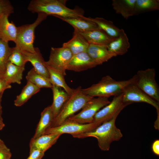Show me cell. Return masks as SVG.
<instances>
[{"mask_svg":"<svg viewBox=\"0 0 159 159\" xmlns=\"http://www.w3.org/2000/svg\"><path fill=\"white\" fill-rule=\"evenodd\" d=\"M66 1L61 0H32L27 9L32 13H43L57 18H84L82 12L77 9H71L66 5Z\"/></svg>","mask_w":159,"mask_h":159,"instance_id":"1","label":"cell"},{"mask_svg":"<svg viewBox=\"0 0 159 159\" xmlns=\"http://www.w3.org/2000/svg\"><path fill=\"white\" fill-rule=\"evenodd\" d=\"M3 143L4 141L0 138V145Z\"/></svg>","mask_w":159,"mask_h":159,"instance_id":"39","label":"cell"},{"mask_svg":"<svg viewBox=\"0 0 159 159\" xmlns=\"http://www.w3.org/2000/svg\"><path fill=\"white\" fill-rule=\"evenodd\" d=\"M14 12V8L9 1L0 0V17L4 16H9Z\"/></svg>","mask_w":159,"mask_h":159,"instance_id":"32","label":"cell"},{"mask_svg":"<svg viewBox=\"0 0 159 159\" xmlns=\"http://www.w3.org/2000/svg\"><path fill=\"white\" fill-rule=\"evenodd\" d=\"M100 125L94 122L82 124L74 122H64L58 126L48 129L43 135L53 134L61 135L64 133H67L73 136L92 131Z\"/></svg>","mask_w":159,"mask_h":159,"instance_id":"11","label":"cell"},{"mask_svg":"<svg viewBox=\"0 0 159 159\" xmlns=\"http://www.w3.org/2000/svg\"><path fill=\"white\" fill-rule=\"evenodd\" d=\"M122 101L124 103L134 102H145L149 104L156 109L157 113V118L155 123L158 124L159 122V102L155 100L147 95L139 88L135 83L127 86L123 92Z\"/></svg>","mask_w":159,"mask_h":159,"instance_id":"8","label":"cell"},{"mask_svg":"<svg viewBox=\"0 0 159 159\" xmlns=\"http://www.w3.org/2000/svg\"><path fill=\"white\" fill-rule=\"evenodd\" d=\"M53 101L51 105L54 119L57 116L63 106L69 97L62 88L52 85Z\"/></svg>","mask_w":159,"mask_h":159,"instance_id":"20","label":"cell"},{"mask_svg":"<svg viewBox=\"0 0 159 159\" xmlns=\"http://www.w3.org/2000/svg\"><path fill=\"white\" fill-rule=\"evenodd\" d=\"M87 52L97 65L102 64L115 57L105 46L89 44Z\"/></svg>","mask_w":159,"mask_h":159,"instance_id":"16","label":"cell"},{"mask_svg":"<svg viewBox=\"0 0 159 159\" xmlns=\"http://www.w3.org/2000/svg\"><path fill=\"white\" fill-rule=\"evenodd\" d=\"M38 14L37 19L33 23L17 27V36L14 43L15 47L21 51L32 53L36 52V48L33 45L35 37V30L48 16L43 13H39Z\"/></svg>","mask_w":159,"mask_h":159,"instance_id":"5","label":"cell"},{"mask_svg":"<svg viewBox=\"0 0 159 159\" xmlns=\"http://www.w3.org/2000/svg\"><path fill=\"white\" fill-rule=\"evenodd\" d=\"M58 18L71 25L74 29L79 32H85L100 29L95 23L90 20L89 18Z\"/></svg>","mask_w":159,"mask_h":159,"instance_id":"21","label":"cell"},{"mask_svg":"<svg viewBox=\"0 0 159 159\" xmlns=\"http://www.w3.org/2000/svg\"><path fill=\"white\" fill-rule=\"evenodd\" d=\"M155 71L153 68L140 70L135 74V84L155 101L159 102V87L155 79Z\"/></svg>","mask_w":159,"mask_h":159,"instance_id":"7","label":"cell"},{"mask_svg":"<svg viewBox=\"0 0 159 159\" xmlns=\"http://www.w3.org/2000/svg\"><path fill=\"white\" fill-rule=\"evenodd\" d=\"M78 32L90 44L107 46L114 39L100 29L85 32Z\"/></svg>","mask_w":159,"mask_h":159,"instance_id":"18","label":"cell"},{"mask_svg":"<svg viewBox=\"0 0 159 159\" xmlns=\"http://www.w3.org/2000/svg\"><path fill=\"white\" fill-rule=\"evenodd\" d=\"M61 135L59 134H45L32 138L29 143L30 150L35 149L45 153L55 143Z\"/></svg>","mask_w":159,"mask_h":159,"instance_id":"17","label":"cell"},{"mask_svg":"<svg viewBox=\"0 0 159 159\" xmlns=\"http://www.w3.org/2000/svg\"><path fill=\"white\" fill-rule=\"evenodd\" d=\"M8 17L4 16L0 17V39L6 42L12 41L15 42L18 28L13 21H9Z\"/></svg>","mask_w":159,"mask_h":159,"instance_id":"15","label":"cell"},{"mask_svg":"<svg viewBox=\"0 0 159 159\" xmlns=\"http://www.w3.org/2000/svg\"><path fill=\"white\" fill-rule=\"evenodd\" d=\"M89 44L85 38L74 29L72 38L64 43L62 47L69 49L74 55L81 52H87Z\"/></svg>","mask_w":159,"mask_h":159,"instance_id":"19","label":"cell"},{"mask_svg":"<svg viewBox=\"0 0 159 159\" xmlns=\"http://www.w3.org/2000/svg\"><path fill=\"white\" fill-rule=\"evenodd\" d=\"M136 0H112L113 9L117 14L126 19L134 15Z\"/></svg>","mask_w":159,"mask_h":159,"instance_id":"22","label":"cell"},{"mask_svg":"<svg viewBox=\"0 0 159 159\" xmlns=\"http://www.w3.org/2000/svg\"><path fill=\"white\" fill-rule=\"evenodd\" d=\"M108 98L102 97H93L87 102L80 113L68 118L64 122L82 124L93 122L96 113L110 102Z\"/></svg>","mask_w":159,"mask_h":159,"instance_id":"6","label":"cell"},{"mask_svg":"<svg viewBox=\"0 0 159 159\" xmlns=\"http://www.w3.org/2000/svg\"><path fill=\"white\" fill-rule=\"evenodd\" d=\"M12 48L9 47L8 42L0 39V78L3 76L9 62V59Z\"/></svg>","mask_w":159,"mask_h":159,"instance_id":"30","label":"cell"},{"mask_svg":"<svg viewBox=\"0 0 159 159\" xmlns=\"http://www.w3.org/2000/svg\"><path fill=\"white\" fill-rule=\"evenodd\" d=\"M89 18L111 37L114 38L119 35L121 29L116 26L112 21L101 17Z\"/></svg>","mask_w":159,"mask_h":159,"instance_id":"27","label":"cell"},{"mask_svg":"<svg viewBox=\"0 0 159 159\" xmlns=\"http://www.w3.org/2000/svg\"><path fill=\"white\" fill-rule=\"evenodd\" d=\"M40 89L32 83L27 82L21 93L16 97L14 105L20 107L25 103L39 91Z\"/></svg>","mask_w":159,"mask_h":159,"instance_id":"26","label":"cell"},{"mask_svg":"<svg viewBox=\"0 0 159 159\" xmlns=\"http://www.w3.org/2000/svg\"><path fill=\"white\" fill-rule=\"evenodd\" d=\"M46 66L49 75V81L52 85L63 89L69 96H70L73 92L74 89L71 88L67 84L64 76L46 64Z\"/></svg>","mask_w":159,"mask_h":159,"instance_id":"25","label":"cell"},{"mask_svg":"<svg viewBox=\"0 0 159 159\" xmlns=\"http://www.w3.org/2000/svg\"><path fill=\"white\" fill-rule=\"evenodd\" d=\"M54 120L52 108L50 105L45 108L42 112L39 121L32 138H36L43 135L47 130L51 127Z\"/></svg>","mask_w":159,"mask_h":159,"instance_id":"23","label":"cell"},{"mask_svg":"<svg viewBox=\"0 0 159 159\" xmlns=\"http://www.w3.org/2000/svg\"><path fill=\"white\" fill-rule=\"evenodd\" d=\"M82 89L80 86L74 89L73 93L65 103L58 115L54 119L50 127L61 125L67 119L82 109L87 102L94 97L84 94Z\"/></svg>","mask_w":159,"mask_h":159,"instance_id":"4","label":"cell"},{"mask_svg":"<svg viewBox=\"0 0 159 159\" xmlns=\"http://www.w3.org/2000/svg\"><path fill=\"white\" fill-rule=\"evenodd\" d=\"M26 62H29L35 70L39 74L49 80V75L45 61L39 48H36L35 53L21 51Z\"/></svg>","mask_w":159,"mask_h":159,"instance_id":"14","label":"cell"},{"mask_svg":"<svg viewBox=\"0 0 159 159\" xmlns=\"http://www.w3.org/2000/svg\"><path fill=\"white\" fill-rule=\"evenodd\" d=\"M11 153L4 142L0 145V159H10Z\"/></svg>","mask_w":159,"mask_h":159,"instance_id":"33","label":"cell"},{"mask_svg":"<svg viewBox=\"0 0 159 159\" xmlns=\"http://www.w3.org/2000/svg\"><path fill=\"white\" fill-rule=\"evenodd\" d=\"M9 62L17 66L24 67L27 62L21 51L16 47L12 48Z\"/></svg>","mask_w":159,"mask_h":159,"instance_id":"31","label":"cell"},{"mask_svg":"<svg viewBox=\"0 0 159 159\" xmlns=\"http://www.w3.org/2000/svg\"><path fill=\"white\" fill-rule=\"evenodd\" d=\"M97 64L87 52L74 55L66 67V70L80 72L96 67Z\"/></svg>","mask_w":159,"mask_h":159,"instance_id":"12","label":"cell"},{"mask_svg":"<svg viewBox=\"0 0 159 159\" xmlns=\"http://www.w3.org/2000/svg\"><path fill=\"white\" fill-rule=\"evenodd\" d=\"M28 82H29L40 89L42 88H52V85L49 80L38 73L33 67L28 72L26 77Z\"/></svg>","mask_w":159,"mask_h":159,"instance_id":"28","label":"cell"},{"mask_svg":"<svg viewBox=\"0 0 159 159\" xmlns=\"http://www.w3.org/2000/svg\"><path fill=\"white\" fill-rule=\"evenodd\" d=\"M135 75L130 79L122 81H116L108 75L102 78L98 83L85 89H82L83 93L95 97H106L115 96L123 92L125 88L130 84L135 83Z\"/></svg>","mask_w":159,"mask_h":159,"instance_id":"3","label":"cell"},{"mask_svg":"<svg viewBox=\"0 0 159 159\" xmlns=\"http://www.w3.org/2000/svg\"><path fill=\"white\" fill-rule=\"evenodd\" d=\"M25 69L24 67L17 66L9 62L3 76V79L10 85L12 83L21 84L23 72Z\"/></svg>","mask_w":159,"mask_h":159,"instance_id":"24","label":"cell"},{"mask_svg":"<svg viewBox=\"0 0 159 159\" xmlns=\"http://www.w3.org/2000/svg\"><path fill=\"white\" fill-rule=\"evenodd\" d=\"M152 149L155 155H159V140L157 139L155 140L152 145Z\"/></svg>","mask_w":159,"mask_h":159,"instance_id":"36","label":"cell"},{"mask_svg":"<svg viewBox=\"0 0 159 159\" xmlns=\"http://www.w3.org/2000/svg\"><path fill=\"white\" fill-rule=\"evenodd\" d=\"M73 55L68 48L52 47L47 65L56 70L64 76L66 75V67Z\"/></svg>","mask_w":159,"mask_h":159,"instance_id":"10","label":"cell"},{"mask_svg":"<svg viewBox=\"0 0 159 159\" xmlns=\"http://www.w3.org/2000/svg\"><path fill=\"white\" fill-rule=\"evenodd\" d=\"M3 93H1L0 94V115L1 116L2 111V107L1 105V102L2 100V97Z\"/></svg>","mask_w":159,"mask_h":159,"instance_id":"38","label":"cell"},{"mask_svg":"<svg viewBox=\"0 0 159 159\" xmlns=\"http://www.w3.org/2000/svg\"><path fill=\"white\" fill-rule=\"evenodd\" d=\"M5 124L1 116L0 115V130H1L4 127Z\"/></svg>","mask_w":159,"mask_h":159,"instance_id":"37","label":"cell"},{"mask_svg":"<svg viewBox=\"0 0 159 159\" xmlns=\"http://www.w3.org/2000/svg\"><path fill=\"white\" fill-rule=\"evenodd\" d=\"M44 153L37 149L30 150L29 155L26 159H42Z\"/></svg>","mask_w":159,"mask_h":159,"instance_id":"34","label":"cell"},{"mask_svg":"<svg viewBox=\"0 0 159 159\" xmlns=\"http://www.w3.org/2000/svg\"><path fill=\"white\" fill-rule=\"evenodd\" d=\"M11 87L10 84L7 83L4 79L0 78V94L3 93L5 90Z\"/></svg>","mask_w":159,"mask_h":159,"instance_id":"35","label":"cell"},{"mask_svg":"<svg viewBox=\"0 0 159 159\" xmlns=\"http://www.w3.org/2000/svg\"><path fill=\"white\" fill-rule=\"evenodd\" d=\"M130 47L128 37L123 29L118 36L114 38L107 46L108 50L115 56L126 53Z\"/></svg>","mask_w":159,"mask_h":159,"instance_id":"13","label":"cell"},{"mask_svg":"<svg viewBox=\"0 0 159 159\" xmlns=\"http://www.w3.org/2000/svg\"><path fill=\"white\" fill-rule=\"evenodd\" d=\"M119 113H117L111 119L103 123L92 131L72 136L79 138L94 137L97 140L100 149L103 151H108L112 142L119 140L123 136L120 130L117 127L115 124Z\"/></svg>","mask_w":159,"mask_h":159,"instance_id":"2","label":"cell"},{"mask_svg":"<svg viewBox=\"0 0 159 159\" xmlns=\"http://www.w3.org/2000/svg\"><path fill=\"white\" fill-rule=\"evenodd\" d=\"M159 9L158 0H136L134 15Z\"/></svg>","mask_w":159,"mask_h":159,"instance_id":"29","label":"cell"},{"mask_svg":"<svg viewBox=\"0 0 159 159\" xmlns=\"http://www.w3.org/2000/svg\"><path fill=\"white\" fill-rule=\"evenodd\" d=\"M122 93L114 97L111 102L98 111L94 117L93 122L100 125L112 118L117 113L131 103H124Z\"/></svg>","mask_w":159,"mask_h":159,"instance_id":"9","label":"cell"}]
</instances>
